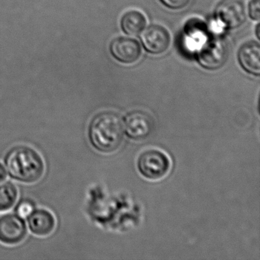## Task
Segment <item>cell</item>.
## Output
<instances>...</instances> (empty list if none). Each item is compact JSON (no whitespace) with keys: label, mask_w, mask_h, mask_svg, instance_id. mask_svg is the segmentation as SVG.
<instances>
[{"label":"cell","mask_w":260,"mask_h":260,"mask_svg":"<svg viewBox=\"0 0 260 260\" xmlns=\"http://www.w3.org/2000/svg\"><path fill=\"white\" fill-rule=\"evenodd\" d=\"M124 127L121 117L113 112H102L95 115L88 127L91 145L103 153L118 150L124 140Z\"/></svg>","instance_id":"1"},{"label":"cell","mask_w":260,"mask_h":260,"mask_svg":"<svg viewBox=\"0 0 260 260\" xmlns=\"http://www.w3.org/2000/svg\"><path fill=\"white\" fill-rule=\"evenodd\" d=\"M5 164L10 176L19 182L33 183L42 179L45 166L41 155L31 147L19 145L7 153Z\"/></svg>","instance_id":"2"},{"label":"cell","mask_w":260,"mask_h":260,"mask_svg":"<svg viewBox=\"0 0 260 260\" xmlns=\"http://www.w3.org/2000/svg\"><path fill=\"white\" fill-rule=\"evenodd\" d=\"M171 166V160L168 155L165 152L155 148L144 150L137 161L140 174L150 181L164 179L170 173Z\"/></svg>","instance_id":"3"},{"label":"cell","mask_w":260,"mask_h":260,"mask_svg":"<svg viewBox=\"0 0 260 260\" xmlns=\"http://www.w3.org/2000/svg\"><path fill=\"white\" fill-rule=\"evenodd\" d=\"M124 132L130 139L141 141L150 136L153 128L150 115L141 110L129 112L124 118Z\"/></svg>","instance_id":"4"},{"label":"cell","mask_w":260,"mask_h":260,"mask_svg":"<svg viewBox=\"0 0 260 260\" xmlns=\"http://www.w3.org/2000/svg\"><path fill=\"white\" fill-rule=\"evenodd\" d=\"M199 63L208 70L221 68L228 58V49L221 40L211 39L207 41L199 51Z\"/></svg>","instance_id":"5"},{"label":"cell","mask_w":260,"mask_h":260,"mask_svg":"<svg viewBox=\"0 0 260 260\" xmlns=\"http://www.w3.org/2000/svg\"><path fill=\"white\" fill-rule=\"evenodd\" d=\"M26 235V224L20 216L8 214L0 217V242L8 245L18 244Z\"/></svg>","instance_id":"6"},{"label":"cell","mask_w":260,"mask_h":260,"mask_svg":"<svg viewBox=\"0 0 260 260\" xmlns=\"http://www.w3.org/2000/svg\"><path fill=\"white\" fill-rule=\"evenodd\" d=\"M216 16L228 28H238L246 20L244 4L242 0H223L216 8Z\"/></svg>","instance_id":"7"},{"label":"cell","mask_w":260,"mask_h":260,"mask_svg":"<svg viewBox=\"0 0 260 260\" xmlns=\"http://www.w3.org/2000/svg\"><path fill=\"white\" fill-rule=\"evenodd\" d=\"M144 48L151 54H162L167 51L170 43L167 30L160 25H151L144 30L141 36Z\"/></svg>","instance_id":"8"},{"label":"cell","mask_w":260,"mask_h":260,"mask_svg":"<svg viewBox=\"0 0 260 260\" xmlns=\"http://www.w3.org/2000/svg\"><path fill=\"white\" fill-rule=\"evenodd\" d=\"M111 52L116 60L124 63L136 62L141 56V47L135 39L121 37L111 44Z\"/></svg>","instance_id":"9"},{"label":"cell","mask_w":260,"mask_h":260,"mask_svg":"<svg viewBox=\"0 0 260 260\" xmlns=\"http://www.w3.org/2000/svg\"><path fill=\"white\" fill-rule=\"evenodd\" d=\"M55 226V217L48 210H34L28 216V226L36 235L41 237L49 235L54 231Z\"/></svg>","instance_id":"10"},{"label":"cell","mask_w":260,"mask_h":260,"mask_svg":"<svg viewBox=\"0 0 260 260\" xmlns=\"http://www.w3.org/2000/svg\"><path fill=\"white\" fill-rule=\"evenodd\" d=\"M239 61L242 68L252 75L260 74V47L257 42H250L240 48Z\"/></svg>","instance_id":"11"},{"label":"cell","mask_w":260,"mask_h":260,"mask_svg":"<svg viewBox=\"0 0 260 260\" xmlns=\"http://www.w3.org/2000/svg\"><path fill=\"white\" fill-rule=\"evenodd\" d=\"M146 19L142 13L138 11H130L126 13L121 19V27L126 34L138 36L146 26Z\"/></svg>","instance_id":"12"},{"label":"cell","mask_w":260,"mask_h":260,"mask_svg":"<svg viewBox=\"0 0 260 260\" xmlns=\"http://www.w3.org/2000/svg\"><path fill=\"white\" fill-rule=\"evenodd\" d=\"M18 198V189L12 182L0 185V211H6L13 208Z\"/></svg>","instance_id":"13"},{"label":"cell","mask_w":260,"mask_h":260,"mask_svg":"<svg viewBox=\"0 0 260 260\" xmlns=\"http://www.w3.org/2000/svg\"><path fill=\"white\" fill-rule=\"evenodd\" d=\"M33 211H34V205L28 201L21 202L16 209L18 215L20 216L21 217H28Z\"/></svg>","instance_id":"14"},{"label":"cell","mask_w":260,"mask_h":260,"mask_svg":"<svg viewBox=\"0 0 260 260\" xmlns=\"http://www.w3.org/2000/svg\"><path fill=\"white\" fill-rule=\"evenodd\" d=\"M259 0H252L249 5V15L251 19L258 21L260 16Z\"/></svg>","instance_id":"15"},{"label":"cell","mask_w":260,"mask_h":260,"mask_svg":"<svg viewBox=\"0 0 260 260\" xmlns=\"http://www.w3.org/2000/svg\"><path fill=\"white\" fill-rule=\"evenodd\" d=\"M169 8L178 10L185 7L189 2V0H161Z\"/></svg>","instance_id":"16"},{"label":"cell","mask_w":260,"mask_h":260,"mask_svg":"<svg viewBox=\"0 0 260 260\" xmlns=\"http://www.w3.org/2000/svg\"><path fill=\"white\" fill-rule=\"evenodd\" d=\"M7 173L5 167H4L2 164H0V183L4 182L7 179Z\"/></svg>","instance_id":"17"},{"label":"cell","mask_w":260,"mask_h":260,"mask_svg":"<svg viewBox=\"0 0 260 260\" xmlns=\"http://www.w3.org/2000/svg\"><path fill=\"white\" fill-rule=\"evenodd\" d=\"M256 35H257V37H258V39H259V25H257V27H256Z\"/></svg>","instance_id":"18"}]
</instances>
